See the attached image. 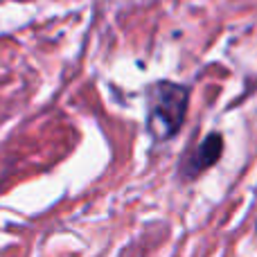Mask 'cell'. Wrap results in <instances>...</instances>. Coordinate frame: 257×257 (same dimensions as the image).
I'll list each match as a JSON object with an SVG mask.
<instances>
[{
  "instance_id": "1",
  "label": "cell",
  "mask_w": 257,
  "mask_h": 257,
  "mask_svg": "<svg viewBox=\"0 0 257 257\" xmlns=\"http://www.w3.org/2000/svg\"><path fill=\"white\" fill-rule=\"evenodd\" d=\"M190 106V88L160 79L147 90V133L151 140L165 142L178 136Z\"/></svg>"
},
{
  "instance_id": "2",
  "label": "cell",
  "mask_w": 257,
  "mask_h": 257,
  "mask_svg": "<svg viewBox=\"0 0 257 257\" xmlns=\"http://www.w3.org/2000/svg\"><path fill=\"white\" fill-rule=\"evenodd\" d=\"M223 156V136L221 133H208L185 158L178 165V176L185 183L199 178L203 172H208L212 165L219 163V158Z\"/></svg>"
}]
</instances>
